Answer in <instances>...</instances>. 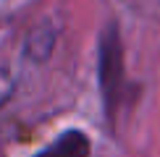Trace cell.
Here are the masks:
<instances>
[{
	"label": "cell",
	"mask_w": 160,
	"mask_h": 157,
	"mask_svg": "<svg viewBox=\"0 0 160 157\" xmlns=\"http://www.w3.org/2000/svg\"><path fill=\"white\" fill-rule=\"evenodd\" d=\"M92 144L82 131H66L37 157H89Z\"/></svg>",
	"instance_id": "obj_1"
},
{
	"label": "cell",
	"mask_w": 160,
	"mask_h": 157,
	"mask_svg": "<svg viewBox=\"0 0 160 157\" xmlns=\"http://www.w3.org/2000/svg\"><path fill=\"white\" fill-rule=\"evenodd\" d=\"M11 92H13V76L5 68H0V107H3V102L11 97Z\"/></svg>",
	"instance_id": "obj_2"
}]
</instances>
